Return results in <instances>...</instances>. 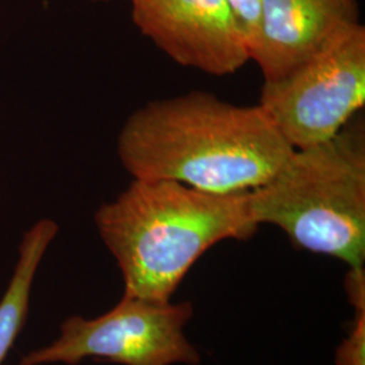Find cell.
<instances>
[{
	"instance_id": "7a4b0ae2",
	"label": "cell",
	"mask_w": 365,
	"mask_h": 365,
	"mask_svg": "<svg viewBox=\"0 0 365 365\" xmlns=\"http://www.w3.org/2000/svg\"><path fill=\"white\" fill-rule=\"evenodd\" d=\"M95 225L123 277L125 295L170 302L192 265L226 240L259 225L248 192L211 194L182 182L133 179L95 212Z\"/></svg>"
},
{
	"instance_id": "3957f363",
	"label": "cell",
	"mask_w": 365,
	"mask_h": 365,
	"mask_svg": "<svg viewBox=\"0 0 365 365\" xmlns=\"http://www.w3.org/2000/svg\"><path fill=\"white\" fill-rule=\"evenodd\" d=\"M253 221L283 230L297 248L364 267L365 128L357 114L334 137L294 149L249 191Z\"/></svg>"
},
{
	"instance_id": "6da1fadb",
	"label": "cell",
	"mask_w": 365,
	"mask_h": 365,
	"mask_svg": "<svg viewBox=\"0 0 365 365\" xmlns=\"http://www.w3.org/2000/svg\"><path fill=\"white\" fill-rule=\"evenodd\" d=\"M292 150L260 106L233 105L203 91L146 103L118 135V156L133 179L211 194L260 187Z\"/></svg>"
},
{
	"instance_id": "9c48e42d",
	"label": "cell",
	"mask_w": 365,
	"mask_h": 365,
	"mask_svg": "<svg viewBox=\"0 0 365 365\" xmlns=\"http://www.w3.org/2000/svg\"><path fill=\"white\" fill-rule=\"evenodd\" d=\"M336 365H365V309L354 310L351 331L337 346Z\"/></svg>"
},
{
	"instance_id": "8992f818",
	"label": "cell",
	"mask_w": 365,
	"mask_h": 365,
	"mask_svg": "<svg viewBox=\"0 0 365 365\" xmlns=\"http://www.w3.org/2000/svg\"><path fill=\"white\" fill-rule=\"evenodd\" d=\"M131 19L182 66L226 76L250 61L248 43L225 0H131Z\"/></svg>"
},
{
	"instance_id": "30bf717a",
	"label": "cell",
	"mask_w": 365,
	"mask_h": 365,
	"mask_svg": "<svg viewBox=\"0 0 365 365\" xmlns=\"http://www.w3.org/2000/svg\"><path fill=\"white\" fill-rule=\"evenodd\" d=\"M235 15L240 30L248 43L249 53L252 52L259 33L260 24L261 0H225Z\"/></svg>"
},
{
	"instance_id": "7c38bea8",
	"label": "cell",
	"mask_w": 365,
	"mask_h": 365,
	"mask_svg": "<svg viewBox=\"0 0 365 365\" xmlns=\"http://www.w3.org/2000/svg\"><path fill=\"white\" fill-rule=\"evenodd\" d=\"M88 1H108V0H88Z\"/></svg>"
},
{
	"instance_id": "52a82bcc",
	"label": "cell",
	"mask_w": 365,
	"mask_h": 365,
	"mask_svg": "<svg viewBox=\"0 0 365 365\" xmlns=\"http://www.w3.org/2000/svg\"><path fill=\"white\" fill-rule=\"evenodd\" d=\"M360 24L359 0H261L250 60L276 80Z\"/></svg>"
},
{
	"instance_id": "8fae6325",
	"label": "cell",
	"mask_w": 365,
	"mask_h": 365,
	"mask_svg": "<svg viewBox=\"0 0 365 365\" xmlns=\"http://www.w3.org/2000/svg\"><path fill=\"white\" fill-rule=\"evenodd\" d=\"M344 287L348 302L353 309H365V269L364 267H349L345 274Z\"/></svg>"
},
{
	"instance_id": "277c9868",
	"label": "cell",
	"mask_w": 365,
	"mask_h": 365,
	"mask_svg": "<svg viewBox=\"0 0 365 365\" xmlns=\"http://www.w3.org/2000/svg\"><path fill=\"white\" fill-rule=\"evenodd\" d=\"M191 302H156L130 295L98 318L71 317L52 344L29 352L19 365H78L86 359L119 365H199L200 353L184 329Z\"/></svg>"
},
{
	"instance_id": "5b68a950",
	"label": "cell",
	"mask_w": 365,
	"mask_h": 365,
	"mask_svg": "<svg viewBox=\"0 0 365 365\" xmlns=\"http://www.w3.org/2000/svg\"><path fill=\"white\" fill-rule=\"evenodd\" d=\"M365 105V27L360 24L276 80H264L259 106L292 149L321 144Z\"/></svg>"
},
{
	"instance_id": "ba28073f",
	"label": "cell",
	"mask_w": 365,
	"mask_h": 365,
	"mask_svg": "<svg viewBox=\"0 0 365 365\" xmlns=\"http://www.w3.org/2000/svg\"><path fill=\"white\" fill-rule=\"evenodd\" d=\"M57 233L56 222L41 220L24 235L11 280L0 299V365L26 325L34 279Z\"/></svg>"
}]
</instances>
